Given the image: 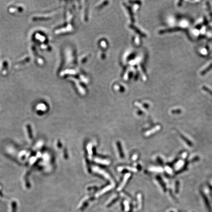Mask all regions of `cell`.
Masks as SVG:
<instances>
[{
    "mask_svg": "<svg viewBox=\"0 0 212 212\" xmlns=\"http://www.w3.org/2000/svg\"><path fill=\"white\" fill-rule=\"evenodd\" d=\"M26 128L27 130V132L28 134V136L30 139H32L33 138V134H32V129L31 127V126L30 124H26Z\"/></svg>",
    "mask_w": 212,
    "mask_h": 212,
    "instance_id": "1",
    "label": "cell"
},
{
    "mask_svg": "<svg viewBox=\"0 0 212 212\" xmlns=\"http://www.w3.org/2000/svg\"><path fill=\"white\" fill-rule=\"evenodd\" d=\"M212 68V64H211L208 67H207L206 69H205L203 72H201V74L203 75L204 74H205V73H206L208 71H209V70H210V69H211Z\"/></svg>",
    "mask_w": 212,
    "mask_h": 212,
    "instance_id": "2",
    "label": "cell"
},
{
    "mask_svg": "<svg viewBox=\"0 0 212 212\" xmlns=\"http://www.w3.org/2000/svg\"><path fill=\"white\" fill-rule=\"evenodd\" d=\"M203 88L204 89H205L206 91L209 92L210 94H212V92L211 91H210V90L209 89H208L207 87H206V86H204L203 87Z\"/></svg>",
    "mask_w": 212,
    "mask_h": 212,
    "instance_id": "3",
    "label": "cell"
}]
</instances>
